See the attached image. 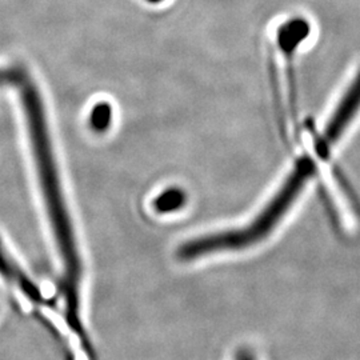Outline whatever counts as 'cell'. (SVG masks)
<instances>
[{"mask_svg":"<svg viewBox=\"0 0 360 360\" xmlns=\"http://www.w3.org/2000/svg\"><path fill=\"white\" fill-rule=\"evenodd\" d=\"M20 82L22 102L26 111L28 134L38 169L39 183L58 250L65 264L67 319L72 328L79 330V287L82 264L77 252L75 233L65 207L40 95L37 87L23 75L20 77Z\"/></svg>","mask_w":360,"mask_h":360,"instance_id":"1","label":"cell"},{"mask_svg":"<svg viewBox=\"0 0 360 360\" xmlns=\"http://www.w3.org/2000/svg\"><path fill=\"white\" fill-rule=\"evenodd\" d=\"M314 172L315 166L309 158L299 159L278 193L272 196L267 206L250 221V224L243 229L211 233L193 239L180 245L178 257L188 262L218 252L242 251L262 242L276 229L288 210L295 205L296 199L304 190Z\"/></svg>","mask_w":360,"mask_h":360,"instance_id":"2","label":"cell"},{"mask_svg":"<svg viewBox=\"0 0 360 360\" xmlns=\"http://www.w3.org/2000/svg\"><path fill=\"white\" fill-rule=\"evenodd\" d=\"M360 111V70L348 86L340 102L336 105L333 115L326 124L322 138L318 142V154L321 156L328 154L331 147L339 142L348 126L352 123Z\"/></svg>","mask_w":360,"mask_h":360,"instance_id":"3","label":"cell"},{"mask_svg":"<svg viewBox=\"0 0 360 360\" xmlns=\"http://www.w3.org/2000/svg\"><path fill=\"white\" fill-rule=\"evenodd\" d=\"M309 35V22L303 18H294L288 22H285L283 26L279 27L278 31V41L279 47L282 49L287 60V72H288V80H290V87L292 89V96H295L294 91V77H292V60L295 55L296 49L299 44L307 38Z\"/></svg>","mask_w":360,"mask_h":360,"instance_id":"4","label":"cell"},{"mask_svg":"<svg viewBox=\"0 0 360 360\" xmlns=\"http://www.w3.org/2000/svg\"><path fill=\"white\" fill-rule=\"evenodd\" d=\"M0 274L7 281L18 284L31 299L38 300L39 297H40L38 288L30 283V281L27 279L26 275H23L19 271V269L15 266V263L6 254V251H4V248L1 247V245H0Z\"/></svg>","mask_w":360,"mask_h":360,"instance_id":"5","label":"cell"},{"mask_svg":"<svg viewBox=\"0 0 360 360\" xmlns=\"http://www.w3.org/2000/svg\"><path fill=\"white\" fill-rule=\"evenodd\" d=\"M187 205V193L180 187H168L159 193L153 202L155 212L160 215L175 214Z\"/></svg>","mask_w":360,"mask_h":360,"instance_id":"6","label":"cell"},{"mask_svg":"<svg viewBox=\"0 0 360 360\" xmlns=\"http://www.w3.org/2000/svg\"><path fill=\"white\" fill-rule=\"evenodd\" d=\"M112 123V108L108 103H98L91 111L90 126L95 132H105Z\"/></svg>","mask_w":360,"mask_h":360,"instance_id":"7","label":"cell"},{"mask_svg":"<svg viewBox=\"0 0 360 360\" xmlns=\"http://www.w3.org/2000/svg\"><path fill=\"white\" fill-rule=\"evenodd\" d=\"M20 75H22V72H18V71H1L0 70V86H4L11 82H18Z\"/></svg>","mask_w":360,"mask_h":360,"instance_id":"8","label":"cell"},{"mask_svg":"<svg viewBox=\"0 0 360 360\" xmlns=\"http://www.w3.org/2000/svg\"><path fill=\"white\" fill-rule=\"evenodd\" d=\"M238 360H255V358L252 356V354H250V352H247V351H243V352L239 355Z\"/></svg>","mask_w":360,"mask_h":360,"instance_id":"9","label":"cell"},{"mask_svg":"<svg viewBox=\"0 0 360 360\" xmlns=\"http://www.w3.org/2000/svg\"><path fill=\"white\" fill-rule=\"evenodd\" d=\"M148 1H153V3H158V1H160V0H148Z\"/></svg>","mask_w":360,"mask_h":360,"instance_id":"10","label":"cell"}]
</instances>
